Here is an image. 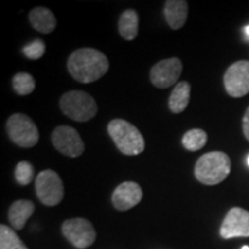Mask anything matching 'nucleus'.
<instances>
[{"label": "nucleus", "mask_w": 249, "mask_h": 249, "mask_svg": "<svg viewBox=\"0 0 249 249\" xmlns=\"http://www.w3.org/2000/svg\"><path fill=\"white\" fill-rule=\"evenodd\" d=\"M189 99H191V85L186 81H181L171 92L169 98L170 110L173 113H181L188 107Z\"/></svg>", "instance_id": "obj_16"}, {"label": "nucleus", "mask_w": 249, "mask_h": 249, "mask_svg": "<svg viewBox=\"0 0 249 249\" xmlns=\"http://www.w3.org/2000/svg\"><path fill=\"white\" fill-rule=\"evenodd\" d=\"M247 164H248V166H249V155H248V157H247Z\"/></svg>", "instance_id": "obj_26"}, {"label": "nucleus", "mask_w": 249, "mask_h": 249, "mask_svg": "<svg viewBox=\"0 0 249 249\" xmlns=\"http://www.w3.org/2000/svg\"><path fill=\"white\" fill-rule=\"evenodd\" d=\"M31 26L42 34L52 33L57 27V18L51 11L45 7H36L29 13Z\"/></svg>", "instance_id": "obj_15"}, {"label": "nucleus", "mask_w": 249, "mask_h": 249, "mask_svg": "<svg viewBox=\"0 0 249 249\" xmlns=\"http://www.w3.org/2000/svg\"><path fill=\"white\" fill-rule=\"evenodd\" d=\"M208 141V135L203 129L195 128L188 130L182 138V144L187 150L197 151L205 145Z\"/></svg>", "instance_id": "obj_18"}, {"label": "nucleus", "mask_w": 249, "mask_h": 249, "mask_svg": "<svg viewBox=\"0 0 249 249\" xmlns=\"http://www.w3.org/2000/svg\"><path fill=\"white\" fill-rule=\"evenodd\" d=\"M45 52V44L43 40L36 39L34 42L29 43L23 48V53L27 58L31 59V60H37V59L42 58Z\"/></svg>", "instance_id": "obj_22"}, {"label": "nucleus", "mask_w": 249, "mask_h": 249, "mask_svg": "<svg viewBox=\"0 0 249 249\" xmlns=\"http://www.w3.org/2000/svg\"><path fill=\"white\" fill-rule=\"evenodd\" d=\"M35 188L38 200L48 207H54L64 198V183L53 170L42 171L35 180Z\"/></svg>", "instance_id": "obj_6"}, {"label": "nucleus", "mask_w": 249, "mask_h": 249, "mask_svg": "<svg viewBox=\"0 0 249 249\" xmlns=\"http://www.w3.org/2000/svg\"><path fill=\"white\" fill-rule=\"evenodd\" d=\"M60 110L70 119L86 123L97 114V103L92 96L80 90H71L61 96Z\"/></svg>", "instance_id": "obj_4"}, {"label": "nucleus", "mask_w": 249, "mask_h": 249, "mask_svg": "<svg viewBox=\"0 0 249 249\" xmlns=\"http://www.w3.org/2000/svg\"><path fill=\"white\" fill-rule=\"evenodd\" d=\"M194 172L196 179L203 185H218L231 172V160L225 152H208L196 161Z\"/></svg>", "instance_id": "obj_2"}, {"label": "nucleus", "mask_w": 249, "mask_h": 249, "mask_svg": "<svg viewBox=\"0 0 249 249\" xmlns=\"http://www.w3.org/2000/svg\"><path fill=\"white\" fill-rule=\"evenodd\" d=\"M241 249H249V246H244Z\"/></svg>", "instance_id": "obj_25"}, {"label": "nucleus", "mask_w": 249, "mask_h": 249, "mask_svg": "<svg viewBox=\"0 0 249 249\" xmlns=\"http://www.w3.org/2000/svg\"><path fill=\"white\" fill-rule=\"evenodd\" d=\"M166 22L174 30L185 26L188 17V4L185 0H167L164 6Z\"/></svg>", "instance_id": "obj_13"}, {"label": "nucleus", "mask_w": 249, "mask_h": 249, "mask_svg": "<svg viewBox=\"0 0 249 249\" xmlns=\"http://www.w3.org/2000/svg\"><path fill=\"white\" fill-rule=\"evenodd\" d=\"M35 80L28 73H18L13 77V88L18 95H29L35 90Z\"/></svg>", "instance_id": "obj_20"}, {"label": "nucleus", "mask_w": 249, "mask_h": 249, "mask_svg": "<svg viewBox=\"0 0 249 249\" xmlns=\"http://www.w3.org/2000/svg\"><path fill=\"white\" fill-rule=\"evenodd\" d=\"M220 235L224 239L249 236V213L241 208H232L226 214L220 227Z\"/></svg>", "instance_id": "obj_11"}, {"label": "nucleus", "mask_w": 249, "mask_h": 249, "mask_svg": "<svg viewBox=\"0 0 249 249\" xmlns=\"http://www.w3.org/2000/svg\"><path fill=\"white\" fill-rule=\"evenodd\" d=\"M14 176L17 181L20 185L26 186L34 180V167L29 161L23 160L17 165L14 171Z\"/></svg>", "instance_id": "obj_21"}, {"label": "nucleus", "mask_w": 249, "mask_h": 249, "mask_svg": "<svg viewBox=\"0 0 249 249\" xmlns=\"http://www.w3.org/2000/svg\"><path fill=\"white\" fill-rule=\"evenodd\" d=\"M142 197L143 193L139 183L126 181L114 189L112 194V203L117 210L127 211L138 205Z\"/></svg>", "instance_id": "obj_12"}, {"label": "nucleus", "mask_w": 249, "mask_h": 249, "mask_svg": "<svg viewBox=\"0 0 249 249\" xmlns=\"http://www.w3.org/2000/svg\"><path fill=\"white\" fill-rule=\"evenodd\" d=\"M224 86L231 97L240 98L249 92V61L240 60L231 65L224 75Z\"/></svg>", "instance_id": "obj_8"}, {"label": "nucleus", "mask_w": 249, "mask_h": 249, "mask_svg": "<svg viewBox=\"0 0 249 249\" xmlns=\"http://www.w3.org/2000/svg\"><path fill=\"white\" fill-rule=\"evenodd\" d=\"M181 73L182 62L179 58L164 59L150 70V81L156 88H170L178 82Z\"/></svg>", "instance_id": "obj_10"}, {"label": "nucleus", "mask_w": 249, "mask_h": 249, "mask_svg": "<svg viewBox=\"0 0 249 249\" xmlns=\"http://www.w3.org/2000/svg\"><path fill=\"white\" fill-rule=\"evenodd\" d=\"M6 129L12 141L18 147L33 148L38 143V128L26 114L15 113L9 117L6 124Z\"/></svg>", "instance_id": "obj_5"}, {"label": "nucleus", "mask_w": 249, "mask_h": 249, "mask_svg": "<svg viewBox=\"0 0 249 249\" xmlns=\"http://www.w3.org/2000/svg\"><path fill=\"white\" fill-rule=\"evenodd\" d=\"M35 205L31 201L18 200L11 205L8 210V219L15 230H22L27 220L33 216Z\"/></svg>", "instance_id": "obj_14"}, {"label": "nucleus", "mask_w": 249, "mask_h": 249, "mask_svg": "<svg viewBox=\"0 0 249 249\" xmlns=\"http://www.w3.org/2000/svg\"><path fill=\"white\" fill-rule=\"evenodd\" d=\"M242 130H244L245 138L249 141V107L246 111L244 119H242Z\"/></svg>", "instance_id": "obj_23"}, {"label": "nucleus", "mask_w": 249, "mask_h": 249, "mask_svg": "<svg viewBox=\"0 0 249 249\" xmlns=\"http://www.w3.org/2000/svg\"><path fill=\"white\" fill-rule=\"evenodd\" d=\"M0 249H28L11 227L0 226Z\"/></svg>", "instance_id": "obj_19"}, {"label": "nucleus", "mask_w": 249, "mask_h": 249, "mask_svg": "<svg viewBox=\"0 0 249 249\" xmlns=\"http://www.w3.org/2000/svg\"><path fill=\"white\" fill-rule=\"evenodd\" d=\"M107 130L117 148L124 155L135 156L144 150L145 142L143 135L128 121L123 119L112 120L108 124Z\"/></svg>", "instance_id": "obj_3"}, {"label": "nucleus", "mask_w": 249, "mask_h": 249, "mask_svg": "<svg viewBox=\"0 0 249 249\" xmlns=\"http://www.w3.org/2000/svg\"><path fill=\"white\" fill-rule=\"evenodd\" d=\"M244 31H245V36H246V38H247V40H249V26H246V27H245V29H244Z\"/></svg>", "instance_id": "obj_24"}, {"label": "nucleus", "mask_w": 249, "mask_h": 249, "mask_svg": "<svg viewBox=\"0 0 249 249\" xmlns=\"http://www.w3.org/2000/svg\"><path fill=\"white\" fill-rule=\"evenodd\" d=\"M108 60L101 51L91 48L75 50L67 61L68 71L81 83H91L107 73Z\"/></svg>", "instance_id": "obj_1"}, {"label": "nucleus", "mask_w": 249, "mask_h": 249, "mask_svg": "<svg viewBox=\"0 0 249 249\" xmlns=\"http://www.w3.org/2000/svg\"><path fill=\"white\" fill-rule=\"evenodd\" d=\"M65 238L79 249L91 246L96 240V231L92 224L85 218H73L64 222L61 226Z\"/></svg>", "instance_id": "obj_7"}, {"label": "nucleus", "mask_w": 249, "mask_h": 249, "mask_svg": "<svg viewBox=\"0 0 249 249\" xmlns=\"http://www.w3.org/2000/svg\"><path fill=\"white\" fill-rule=\"evenodd\" d=\"M54 148L67 157H79L85 151V143L79 132L70 126H59L51 136Z\"/></svg>", "instance_id": "obj_9"}, {"label": "nucleus", "mask_w": 249, "mask_h": 249, "mask_svg": "<svg viewBox=\"0 0 249 249\" xmlns=\"http://www.w3.org/2000/svg\"><path fill=\"white\" fill-rule=\"evenodd\" d=\"M120 36L126 40H133L138 37L139 34V15L134 9L124 11L119 18Z\"/></svg>", "instance_id": "obj_17"}]
</instances>
